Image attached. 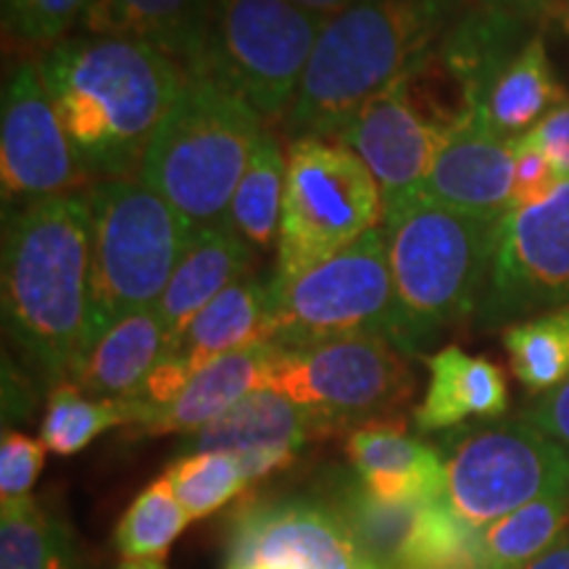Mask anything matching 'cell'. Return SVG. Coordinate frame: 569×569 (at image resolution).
<instances>
[{
  "instance_id": "obj_1",
  "label": "cell",
  "mask_w": 569,
  "mask_h": 569,
  "mask_svg": "<svg viewBox=\"0 0 569 569\" xmlns=\"http://www.w3.org/2000/svg\"><path fill=\"white\" fill-rule=\"evenodd\" d=\"M34 59L90 180H134L180 90V63L146 42L82 32Z\"/></svg>"
},
{
  "instance_id": "obj_2",
  "label": "cell",
  "mask_w": 569,
  "mask_h": 569,
  "mask_svg": "<svg viewBox=\"0 0 569 569\" xmlns=\"http://www.w3.org/2000/svg\"><path fill=\"white\" fill-rule=\"evenodd\" d=\"M88 193L3 213L0 296L9 336L46 380L71 382L82 361L90 306Z\"/></svg>"
},
{
  "instance_id": "obj_3",
  "label": "cell",
  "mask_w": 569,
  "mask_h": 569,
  "mask_svg": "<svg viewBox=\"0 0 569 569\" xmlns=\"http://www.w3.org/2000/svg\"><path fill=\"white\" fill-rule=\"evenodd\" d=\"M469 0H359L327 19L284 119L290 140H336L369 98L436 59Z\"/></svg>"
},
{
  "instance_id": "obj_4",
  "label": "cell",
  "mask_w": 569,
  "mask_h": 569,
  "mask_svg": "<svg viewBox=\"0 0 569 569\" xmlns=\"http://www.w3.org/2000/svg\"><path fill=\"white\" fill-rule=\"evenodd\" d=\"M498 222L448 209L425 193L386 211L396 348L415 356L446 327L478 315L496 259Z\"/></svg>"
},
{
  "instance_id": "obj_5",
  "label": "cell",
  "mask_w": 569,
  "mask_h": 569,
  "mask_svg": "<svg viewBox=\"0 0 569 569\" xmlns=\"http://www.w3.org/2000/svg\"><path fill=\"white\" fill-rule=\"evenodd\" d=\"M264 119L203 71H184L138 180L196 227L227 224Z\"/></svg>"
},
{
  "instance_id": "obj_6",
  "label": "cell",
  "mask_w": 569,
  "mask_h": 569,
  "mask_svg": "<svg viewBox=\"0 0 569 569\" xmlns=\"http://www.w3.org/2000/svg\"><path fill=\"white\" fill-rule=\"evenodd\" d=\"M88 201L92 259L82 359L109 327L159 303L196 227L138 177L96 182Z\"/></svg>"
},
{
  "instance_id": "obj_7",
  "label": "cell",
  "mask_w": 569,
  "mask_h": 569,
  "mask_svg": "<svg viewBox=\"0 0 569 569\" xmlns=\"http://www.w3.org/2000/svg\"><path fill=\"white\" fill-rule=\"evenodd\" d=\"M382 219V190L359 156L338 140H290L272 280L284 282L330 259Z\"/></svg>"
},
{
  "instance_id": "obj_8",
  "label": "cell",
  "mask_w": 569,
  "mask_h": 569,
  "mask_svg": "<svg viewBox=\"0 0 569 569\" xmlns=\"http://www.w3.org/2000/svg\"><path fill=\"white\" fill-rule=\"evenodd\" d=\"M322 27L325 19L290 0H211L198 71L243 98L267 124H284Z\"/></svg>"
},
{
  "instance_id": "obj_9",
  "label": "cell",
  "mask_w": 569,
  "mask_h": 569,
  "mask_svg": "<svg viewBox=\"0 0 569 569\" xmlns=\"http://www.w3.org/2000/svg\"><path fill=\"white\" fill-rule=\"evenodd\" d=\"M269 290L272 343L284 351L351 336L393 338L396 296L382 227L290 280L269 274Z\"/></svg>"
},
{
  "instance_id": "obj_10",
  "label": "cell",
  "mask_w": 569,
  "mask_h": 569,
  "mask_svg": "<svg viewBox=\"0 0 569 569\" xmlns=\"http://www.w3.org/2000/svg\"><path fill=\"white\" fill-rule=\"evenodd\" d=\"M440 457L448 503L475 530L569 490V451L525 419L453 427Z\"/></svg>"
},
{
  "instance_id": "obj_11",
  "label": "cell",
  "mask_w": 569,
  "mask_h": 569,
  "mask_svg": "<svg viewBox=\"0 0 569 569\" xmlns=\"http://www.w3.org/2000/svg\"><path fill=\"white\" fill-rule=\"evenodd\" d=\"M267 388L317 419L322 432L365 427L415 390L407 353L382 336H351L284 351L277 346Z\"/></svg>"
},
{
  "instance_id": "obj_12",
  "label": "cell",
  "mask_w": 569,
  "mask_h": 569,
  "mask_svg": "<svg viewBox=\"0 0 569 569\" xmlns=\"http://www.w3.org/2000/svg\"><path fill=\"white\" fill-rule=\"evenodd\" d=\"M569 306V177L543 203L511 209L498 222L482 327H509Z\"/></svg>"
},
{
  "instance_id": "obj_13",
  "label": "cell",
  "mask_w": 569,
  "mask_h": 569,
  "mask_svg": "<svg viewBox=\"0 0 569 569\" xmlns=\"http://www.w3.org/2000/svg\"><path fill=\"white\" fill-rule=\"evenodd\" d=\"M90 174L63 130L38 59L11 69L0 113V193L3 213L46 198L77 193Z\"/></svg>"
},
{
  "instance_id": "obj_14",
  "label": "cell",
  "mask_w": 569,
  "mask_h": 569,
  "mask_svg": "<svg viewBox=\"0 0 569 569\" xmlns=\"http://www.w3.org/2000/svg\"><path fill=\"white\" fill-rule=\"evenodd\" d=\"M224 569H382L330 501L280 498L234 517Z\"/></svg>"
},
{
  "instance_id": "obj_15",
  "label": "cell",
  "mask_w": 569,
  "mask_h": 569,
  "mask_svg": "<svg viewBox=\"0 0 569 569\" xmlns=\"http://www.w3.org/2000/svg\"><path fill=\"white\" fill-rule=\"evenodd\" d=\"M411 80L415 77H401L369 98L336 138L375 174L386 211L422 193L448 122L419 111Z\"/></svg>"
},
{
  "instance_id": "obj_16",
  "label": "cell",
  "mask_w": 569,
  "mask_h": 569,
  "mask_svg": "<svg viewBox=\"0 0 569 569\" xmlns=\"http://www.w3.org/2000/svg\"><path fill=\"white\" fill-rule=\"evenodd\" d=\"M515 140L490 124L488 113L459 106L446 122L422 193L475 217L501 219L511 211Z\"/></svg>"
},
{
  "instance_id": "obj_17",
  "label": "cell",
  "mask_w": 569,
  "mask_h": 569,
  "mask_svg": "<svg viewBox=\"0 0 569 569\" xmlns=\"http://www.w3.org/2000/svg\"><path fill=\"white\" fill-rule=\"evenodd\" d=\"M325 436L309 411L277 393L261 388L206 425L188 440V453L224 451L240 461L246 480L256 482L277 469L288 467L306 446V440Z\"/></svg>"
},
{
  "instance_id": "obj_18",
  "label": "cell",
  "mask_w": 569,
  "mask_h": 569,
  "mask_svg": "<svg viewBox=\"0 0 569 569\" xmlns=\"http://www.w3.org/2000/svg\"><path fill=\"white\" fill-rule=\"evenodd\" d=\"M211 0H90L77 32L146 42L184 71L203 67Z\"/></svg>"
},
{
  "instance_id": "obj_19",
  "label": "cell",
  "mask_w": 569,
  "mask_h": 569,
  "mask_svg": "<svg viewBox=\"0 0 569 569\" xmlns=\"http://www.w3.org/2000/svg\"><path fill=\"white\" fill-rule=\"evenodd\" d=\"M348 459L367 493L382 501L427 503L446 498L440 448L411 438L398 425L372 422L348 438Z\"/></svg>"
},
{
  "instance_id": "obj_20",
  "label": "cell",
  "mask_w": 569,
  "mask_h": 569,
  "mask_svg": "<svg viewBox=\"0 0 569 569\" xmlns=\"http://www.w3.org/2000/svg\"><path fill=\"white\" fill-rule=\"evenodd\" d=\"M259 343H272V290L269 277L251 272L198 311L180 336L169 340L163 356H174L198 372L219 356Z\"/></svg>"
},
{
  "instance_id": "obj_21",
  "label": "cell",
  "mask_w": 569,
  "mask_h": 569,
  "mask_svg": "<svg viewBox=\"0 0 569 569\" xmlns=\"http://www.w3.org/2000/svg\"><path fill=\"white\" fill-rule=\"evenodd\" d=\"M274 351V343H259L219 356L211 365L198 369L182 393L167 409L148 417L138 430L142 436H193L203 430L253 390L267 388Z\"/></svg>"
},
{
  "instance_id": "obj_22",
  "label": "cell",
  "mask_w": 569,
  "mask_h": 569,
  "mask_svg": "<svg viewBox=\"0 0 569 569\" xmlns=\"http://www.w3.org/2000/svg\"><path fill=\"white\" fill-rule=\"evenodd\" d=\"M253 272V251L234 234L230 224L193 227L172 280L156 303L174 340L213 298L224 293L240 277Z\"/></svg>"
},
{
  "instance_id": "obj_23",
  "label": "cell",
  "mask_w": 569,
  "mask_h": 569,
  "mask_svg": "<svg viewBox=\"0 0 569 569\" xmlns=\"http://www.w3.org/2000/svg\"><path fill=\"white\" fill-rule=\"evenodd\" d=\"M430 386L415 411L422 432L451 430L467 419H496L509 407V388L503 372L482 356H469L459 346L427 359Z\"/></svg>"
},
{
  "instance_id": "obj_24",
  "label": "cell",
  "mask_w": 569,
  "mask_h": 569,
  "mask_svg": "<svg viewBox=\"0 0 569 569\" xmlns=\"http://www.w3.org/2000/svg\"><path fill=\"white\" fill-rule=\"evenodd\" d=\"M530 27L532 21L480 9V6H469L461 13L436 56L451 80L459 84L461 106H475V109L486 106L490 84L530 42Z\"/></svg>"
},
{
  "instance_id": "obj_25",
  "label": "cell",
  "mask_w": 569,
  "mask_h": 569,
  "mask_svg": "<svg viewBox=\"0 0 569 569\" xmlns=\"http://www.w3.org/2000/svg\"><path fill=\"white\" fill-rule=\"evenodd\" d=\"M169 348V330L159 309H146L103 332L84 353L74 380L92 398L127 401L146 386Z\"/></svg>"
},
{
  "instance_id": "obj_26",
  "label": "cell",
  "mask_w": 569,
  "mask_h": 569,
  "mask_svg": "<svg viewBox=\"0 0 569 569\" xmlns=\"http://www.w3.org/2000/svg\"><path fill=\"white\" fill-rule=\"evenodd\" d=\"M567 101L569 96L553 74L543 34L536 32L490 84L482 111L498 132L517 140Z\"/></svg>"
},
{
  "instance_id": "obj_27",
  "label": "cell",
  "mask_w": 569,
  "mask_h": 569,
  "mask_svg": "<svg viewBox=\"0 0 569 569\" xmlns=\"http://www.w3.org/2000/svg\"><path fill=\"white\" fill-rule=\"evenodd\" d=\"M284 182H288V156L272 130L261 132L251 161L232 196L227 224L232 227L253 253H267L277 248L282 222Z\"/></svg>"
},
{
  "instance_id": "obj_28",
  "label": "cell",
  "mask_w": 569,
  "mask_h": 569,
  "mask_svg": "<svg viewBox=\"0 0 569 569\" xmlns=\"http://www.w3.org/2000/svg\"><path fill=\"white\" fill-rule=\"evenodd\" d=\"M569 490L511 511L475 532L478 569H525L567 532Z\"/></svg>"
},
{
  "instance_id": "obj_29",
  "label": "cell",
  "mask_w": 569,
  "mask_h": 569,
  "mask_svg": "<svg viewBox=\"0 0 569 569\" xmlns=\"http://www.w3.org/2000/svg\"><path fill=\"white\" fill-rule=\"evenodd\" d=\"M511 372L532 393L569 380V306L503 327Z\"/></svg>"
},
{
  "instance_id": "obj_30",
  "label": "cell",
  "mask_w": 569,
  "mask_h": 569,
  "mask_svg": "<svg viewBox=\"0 0 569 569\" xmlns=\"http://www.w3.org/2000/svg\"><path fill=\"white\" fill-rule=\"evenodd\" d=\"M127 401L92 398L77 382H59L48 396V409L40 425V440L59 457H74L98 436L119 425H130Z\"/></svg>"
},
{
  "instance_id": "obj_31",
  "label": "cell",
  "mask_w": 569,
  "mask_h": 569,
  "mask_svg": "<svg viewBox=\"0 0 569 569\" xmlns=\"http://www.w3.org/2000/svg\"><path fill=\"white\" fill-rule=\"evenodd\" d=\"M188 522V511L177 501L169 480H153L117 525V546L124 559H159Z\"/></svg>"
},
{
  "instance_id": "obj_32",
  "label": "cell",
  "mask_w": 569,
  "mask_h": 569,
  "mask_svg": "<svg viewBox=\"0 0 569 569\" xmlns=\"http://www.w3.org/2000/svg\"><path fill=\"white\" fill-rule=\"evenodd\" d=\"M163 478L169 480L190 519L213 515L248 486L240 461L224 451L184 453Z\"/></svg>"
},
{
  "instance_id": "obj_33",
  "label": "cell",
  "mask_w": 569,
  "mask_h": 569,
  "mask_svg": "<svg viewBox=\"0 0 569 569\" xmlns=\"http://www.w3.org/2000/svg\"><path fill=\"white\" fill-rule=\"evenodd\" d=\"M88 6L90 0H0L3 34L34 59L74 34Z\"/></svg>"
},
{
  "instance_id": "obj_34",
  "label": "cell",
  "mask_w": 569,
  "mask_h": 569,
  "mask_svg": "<svg viewBox=\"0 0 569 569\" xmlns=\"http://www.w3.org/2000/svg\"><path fill=\"white\" fill-rule=\"evenodd\" d=\"M59 538L32 498L3 503L0 511V569H51Z\"/></svg>"
},
{
  "instance_id": "obj_35",
  "label": "cell",
  "mask_w": 569,
  "mask_h": 569,
  "mask_svg": "<svg viewBox=\"0 0 569 569\" xmlns=\"http://www.w3.org/2000/svg\"><path fill=\"white\" fill-rule=\"evenodd\" d=\"M46 465V446L17 430L3 432L0 443V503L30 498Z\"/></svg>"
},
{
  "instance_id": "obj_36",
  "label": "cell",
  "mask_w": 569,
  "mask_h": 569,
  "mask_svg": "<svg viewBox=\"0 0 569 569\" xmlns=\"http://www.w3.org/2000/svg\"><path fill=\"white\" fill-rule=\"evenodd\" d=\"M565 177L553 167L549 153L530 140L528 134L515 140V190H511V209H528L543 203Z\"/></svg>"
},
{
  "instance_id": "obj_37",
  "label": "cell",
  "mask_w": 569,
  "mask_h": 569,
  "mask_svg": "<svg viewBox=\"0 0 569 569\" xmlns=\"http://www.w3.org/2000/svg\"><path fill=\"white\" fill-rule=\"evenodd\" d=\"M522 419L569 451V380L530 403Z\"/></svg>"
},
{
  "instance_id": "obj_38",
  "label": "cell",
  "mask_w": 569,
  "mask_h": 569,
  "mask_svg": "<svg viewBox=\"0 0 569 569\" xmlns=\"http://www.w3.org/2000/svg\"><path fill=\"white\" fill-rule=\"evenodd\" d=\"M530 140H536L549 159L553 161V167L559 169V174L569 177V101L559 109H553L543 122H538L532 130L528 132Z\"/></svg>"
},
{
  "instance_id": "obj_39",
  "label": "cell",
  "mask_w": 569,
  "mask_h": 569,
  "mask_svg": "<svg viewBox=\"0 0 569 569\" xmlns=\"http://www.w3.org/2000/svg\"><path fill=\"white\" fill-rule=\"evenodd\" d=\"M469 3L480 6V9L509 13V17L532 21V24H538L546 17L565 19L569 11V0H469Z\"/></svg>"
},
{
  "instance_id": "obj_40",
  "label": "cell",
  "mask_w": 569,
  "mask_h": 569,
  "mask_svg": "<svg viewBox=\"0 0 569 569\" xmlns=\"http://www.w3.org/2000/svg\"><path fill=\"white\" fill-rule=\"evenodd\" d=\"M525 569H569V532H565L549 551L540 553V557Z\"/></svg>"
},
{
  "instance_id": "obj_41",
  "label": "cell",
  "mask_w": 569,
  "mask_h": 569,
  "mask_svg": "<svg viewBox=\"0 0 569 569\" xmlns=\"http://www.w3.org/2000/svg\"><path fill=\"white\" fill-rule=\"evenodd\" d=\"M290 3H296L298 9L315 13V17L327 21L338 17V13H343L346 9H351V6L359 3V0H290Z\"/></svg>"
},
{
  "instance_id": "obj_42",
  "label": "cell",
  "mask_w": 569,
  "mask_h": 569,
  "mask_svg": "<svg viewBox=\"0 0 569 569\" xmlns=\"http://www.w3.org/2000/svg\"><path fill=\"white\" fill-rule=\"evenodd\" d=\"M122 569H167L159 559H127Z\"/></svg>"
},
{
  "instance_id": "obj_43",
  "label": "cell",
  "mask_w": 569,
  "mask_h": 569,
  "mask_svg": "<svg viewBox=\"0 0 569 569\" xmlns=\"http://www.w3.org/2000/svg\"><path fill=\"white\" fill-rule=\"evenodd\" d=\"M565 24L569 27V11H567V17H565Z\"/></svg>"
}]
</instances>
